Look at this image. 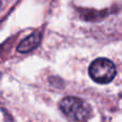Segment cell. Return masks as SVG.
<instances>
[{
    "mask_svg": "<svg viewBox=\"0 0 122 122\" xmlns=\"http://www.w3.org/2000/svg\"><path fill=\"white\" fill-rule=\"evenodd\" d=\"M61 112L72 121L84 122L90 117L91 107L88 103L76 97H65L59 103Z\"/></svg>",
    "mask_w": 122,
    "mask_h": 122,
    "instance_id": "obj_1",
    "label": "cell"
},
{
    "mask_svg": "<svg viewBox=\"0 0 122 122\" xmlns=\"http://www.w3.org/2000/svg\"><path fill=\"white\" fill-rule=\"evenodd\" d=\"M116 74L115 64L106 58H97L93 60L89 66V75L97 84H108L112 81Z\"/></svg>",
    "mask_w": 122,
    "mask_h": 122,
    "instance_id": "obj_2",
    "label": "cell"
},
{
    "mask_svg": "<svg viewBox=\"0 0 122 122\" xmlns=\"http://www.w3.org/2000/svg\"><path fill=\"white\" fill-rule=\"evenodd\" d=\"M42 41V34L40 32H34L30 34L28 38L24 39L17 46V51L21 54H26L33 51L36 47L39 46V44Z\"/></svg>",
    "mask_w": 122,
    "mask_h": 122,
    "instance_id": "obj_3",
    "label": "cell"
}]
</instances>
